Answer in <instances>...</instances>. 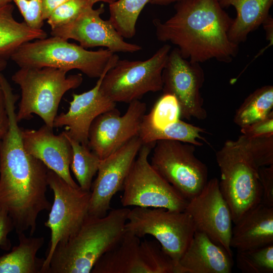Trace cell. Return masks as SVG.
Listing matches in <instances>:
<instances>
[{"instance_id":"cell-6","label":"cell","mask_w":273,"mask_h":273,"mask_svg":"<svg viewBox=\"0 0 273 273\" xmlns=\"http://www.w3.org/2000/svg\"><path fill=\"white\" fill-rule=\"evenodd\" d=\"M216 160L220 171V191L235 223L260 203L259 167L238 139L226 141L216 152Z\"/></svg>"},{"instance_id":"cell-18","label":"cell","mask_w":273,"mask_h":273,"mask_svg":"<svg viewBox=\"0 0 273 273\" xmlns=\"http://www.w3.org/2000/svg\"><path fill=\"white\" fill-rule=\"evenodd\" d=\"M21 134L23 147L28 153L41 161L72 187H79L71 175L72 150L64 131L56 135L53 129L44 124L38 130L21 128Z\"/></svg>"},{"instance_id":"cell-32","label":"cell","mask_w":273,"mask_h":273,"mask_svg":"<svg viewBox=\"0 0 273 273\" xmlns=\"http://www.w3.org/2000/svg\"><path fill=\"white\" fill-rule=\"evenodd\" d=\"M93 6L89 0H69L57 8L47 19L51 30L76 19L87 7Z\"/></svg>"},{"instance_id":"cell-12","label":"cell","mask_w":273,"mask_h":273,"mask_svg":"<svg viewBox=\"0 0 273 273\" xmlns=\"http://www.w3.org/2000/svg\"><path fill=\"white\" fill-rule=\"evenodd\" d=\"M163 94H170L178 103L180 116L202 120L207 117L201 94L205 80L200 63L184 58L177 48L171 50L162 73Z\"/></svg>"},{"instance_id":"cell-44","label":"cell","mask_w":273,"mask_h":273,"mask_svg":"<svg viewBox=\"0 0 273 273\" xmlns=\"http://www.w3.org/2000/svg\"><path fill=\"white\" fill-rule=\"evenodd\" d=\"M1 73L0 72V81H1Z\"/></svg>"},{"instance_id":"cell-24","label":"cell","mask_w":273,"mask_h":273,"mask_svg":"<svg viewBox=\"0 0 273 273\" xmlns=\"http://www.w3.org/2000/svg\"><path fill=\"white\" fill-rule=\"evenodd\" d=\"M14 6L10 3L0 8V56L6 59L21 45L34 39L47 37L42 29H36L13 17Z\"/></svg>"},{"instance_id":"cell-35","label":"cell","mask_w":273,"mask_h":273,"mask_svg":"<svg viewBox=\"0 0 273 273\" xmlns=\"http://www.w3.org/2000/svg\"><path fill=\"white\" fill-rule=\"evenodd\" d=\"M261 190L260 203L273 207V164L258 169Z\"/></svg>"},{"instance_id":"cell-14","label":"cell","mask_w":273,"mask_h":273,"mask_svg":"<svg viewBox=\"0 0 273 273\" xmlns=\"http://www.w3.org/2000/svg\"><path fill=\"white\" fill-rule=\"evenodd\" d=\"M184 211L191 216L196 231L206 235L233 256L232 214L217 178L208 180L200 193L188 201Z\"/></svg>"},{"instance_id":"cell-41","label":"cell","mask_w":273,"mask_h":273,"mask_svg":"<svg viewBox=\"0 0 273 273\" xmlns=\"http://www.w3.org/2000/svg\"><path fill=\"white\" fill-rule=\"evenodd\" d=\"M7 66V59L0 56V72L4 70Z\"/></svg>"},{"instance_id":"cell-38","label":"cell","mask_w":273,"mask_h":273,"mask_svg":"<svg viewBox=\"0 0 273 273\" xmlns=\"http://www.w3.org/2000/svg\"><path fill=\"white\" fill-rule=\"evenodd\" d=\"M68 1L69 0H41L42 19H48L57 8Z\"/></svg>"},{"instance_id":"cell-3","label":"cell","mask_w":273,"mask_h":273,"mask_svg":"<svg viewBox=\"0 0 273 273\" xmlns=\"http://www.w3.org/2000/svg\"><path fill=\"white\" fill-rule=\"evenodd\" d=\"M130 209H113L103 217L89 215L69 239L59 243L46 273H89L98 260L126 232Z\"/></svg>"},{"instance_id":"cell-40","label":"cell","mask_w":273,"mask_h":273,"mask_svg":"<svg viewBox=\"0 0 273 273\" xmlns=\"http://www.w3.org/2000/svg\"><path fill=\"white\" fill-rule=\"evenodd\" d=\"M180 0H150L149 3L153 5L165 6Z\"/></svg>"},{"instance_id":"cell-29","label":"cell","mask_w":273,"mask_h":273,"mask_svg":"<svg viewBox=\"0 0 273 273\" xmlns=\"http://www.w3.org/2000/svg\"><path fill=\"white\" fill-rule=\"evenodd\" d=\"M140 247L151 273H179L177 264L156 240H144L141 241Z\"/></svg>"},{"instance_id":"cell-8","label":"cell","mask_w":273,"mask_h":273,"mask_svg":"<svg viewBox=\"0 0 273 273\" xmlns=\"http://www.w3.org/2000/svg\"><path fill=\"white\" fill-rule=\"evenodd\" d=\"M125 229L140 238L153 236L178 267L196 231L191 216L185 211L141 207L130 209Z\"/></svg>"},{"instance_id":"cell-19","label":"cell","mask_w":273,"mask_h":273,"mask_svg":"<svg viewBox=\"0 0 273 273\" xmlns=\"http://www.w3.org/2000/svg\"><path fill=\"white\" fill-rule=\"evenodd\" d=\"M233 266V256L197 231L178 262L179 273H230Z\"/></svg>"},{"instance_id":"cell-7","label":"cell","mask_w":273,"mask_h":273,"mask_svg":"<svg viewBox=\"0 0 273 273\" xmlns=\"http://www.w3.org/2000/svg\"><path fill=\"white\" fill-rule=\"evenodd\" d=\"M170 51L165 44L145 61L119 59L105 74L101 90L115 103L128 104L148 93L162 90V73Z\"/></svg>"},{"instance_id":"cell-25","label":"cell","mask_w":273,"mask_h":273,"mask_svg":"<svg viewBox=\"0 0 273 273\" xmlns=\"http://www.w3.org/2000/svg\"><path fill=\"white\" fill-rule=\"evenodd\" d=\"M201 133H207L205 129L182 121L179 119L163 128L154 127L144 116L139 136L143 144L154 143L159 140L177 141L189 143L195 146H201L203 144L199 141H206Z\"/></svg>"},{"instance_id":"cell-13","label":"cell","mask_w":273,"mask_h":273,"mask_svg":"<svg viewBox=\"0 0 273 273\" xmlns=\"http://www.w3.org/2000/svg\"><path fill=\"white\" fill-rule=\"evenodd\" d=\"M146 109V103L138 100L129 103L123 115L115 107L98 116L89 128V149L103 159L139 136Z\"/></svg>"},{"instance_id":"cell-37","label":"cell","mask_w":273,"mask_h":273,"mask_svg":"<svg viewBox=\"0 0 273 273\" xmlns=\"http://www.w3.org/2000/svg\"><path fill=\"white\" fill-rule=\"evenodd\" d=\"M9 127V119L3 89L0 86V144L7 134Z\"/></svg>"},{"instance_id":"cell-17","label":"cell","mask_w":273,"mask_h":273,"mask_svg":"<svg viewBox=\"0 0 273 273\" xmlns=\"http://www.w3.org/2000/svg\"><path fill=\"white\" fill-rule=\"evenodd\" d=\"M109 70L99 78L93 88L82 94L72 95L68 110L57 115L54 128L65 126L68 136L87 145L89 130L93 121L100 115L116 107V103L100 89L102 79Z\"/></svg>"},{"instance_id":"cell-9","label":"cell","mask_w":273,"mask_h":273,"mask_svg":"<svg viewBox=\"0 0 273 273\" xmlns=\"http://www.w3.org/2000/svg\"><path fill=\"white\" fill-rule=\"evenodd\" d=\"M155 144H143L124 182L121 203L124 207L162 208L184 211L189 201L149 161Z\"/></svg>"},{"instance_id":"cell-15","label":"cell","mask_w":273,"mask_h":273,"mask_svg":"<svg viewBox=\"0 0 273 273\" xmlns=\"http://www.w3.org/2000/svg\"><path fill=\"white\" fill-rule=\"evenodd\" d=\"M143 143L136 136L106 158L101 159L97 176L90 189L88 214L103 217L110 209L114 196L124 182Z\"/></svg>"},{"instance_id":"cell-1","label":"cell","mask_w":273,"mask_h":273,"mask_svg":"<svg viewBox=\"0 0 273 273\" xmlns=\"http://www.w3.org/2000/svg\"><path fill=\"white\" fill-rule=\"evenodd\" d=\"M3 92L9 127L0 144V206L8 211L17 234L29 231L32 236L38 215L52 206L47 197L49 169L23 147L16 119L19 96L10 87Z\"/></svg>"},{"instance_id":"cell-30","label":"cell","mask_w":273,"mask_h":273,"mask_svg":"<svg viewBox=\"0 0 273 273\" xmlns=\"http://www.w3.org/2000/svg\"><path fill=\"white\" fill-rule=\"evenodd\" d=\"M145 117L154 127L163 128L179 119L180 110L177 100L173 96L163 94L156 102L151 112Z\"/></svg>"},{"instance_id":"cell-2","label":"cell","mask_w":273,"mask_h":273,"mask_svg":"<svg viewBox=\"0 0 273 273\" xmlns=\"http://www.w3.org/2000/svg\"><path fill=\"white\" fill-rule=\"evenodd\" d=\"M175 13L165 21L153 20L158 40L174 44L181 56L191 62L211 59L230 63L239 45L229 37L233 19L219 0H180Z\"/></svg>"},{"instance_id":"cell-4","label":"cell","mask_w":273,"mask_h":273,"mask_svg":"<svg viewBox=\"0 0 273 273\" xmlns=\"http://www.w3.org/2000/svg\"><path fill=\"white\" fill-rule=\"evenodd\" d=\"M10 58L20 68L52 67L67 72L77 69L90 78H99L119 59L108 49L88 51L67 39L53 36L24 43Z\"/></svg>"},{"instance_id":"cell-34","label":"cell","mask_w":273,"mask_h":273,"mask_svg":"<svg viewBox=\"0 0 273 273\" xmlns=\"http://www.w3.org/2000/svg\"><path fill=\"white\" fill-rule=\"evenodd\" d=\"M242 134L251 138L273 135V112L264 118L241 128Z\"/></svg>"},{"instance_id":"cell-28","label":"cell","mask_w":273,"mask_h":273,"mask_svg":"<svg viewBox=\"0 0 273 273\" xmlns=\"http://www.w3.org/2000/svg\"><path fill=\"white\" fill-rule=\"evenodd\" d=\"M238 268L244 273L273 272V244L245 250L237 251Z\"/></svg>"},{"instance_id":"cell-21","label":"cell","mask_w":273,"mask_h":273,"mask_svg":"<svg viewBox=\"0 0 273 273\" xmlns=\"http://www.w3.org/2000/svg\"><path fill=\"white\" fill-rule=\"evenodd\" d=\"M140 238L126 231L117 244L96 263L92 273H151Z\"/></svg>"},{"instance_id":"cell-20","label":"cell","mask_w":273,"mask_h":273,"mask_svg":"<svg viewBox=\"0 0 273 273\" xmlns=\"http://www.w3.org/2000/svg\"><path fill=\"white\" fill-rule=\"evenodd\" d=\"M273 244V207L259 203L246 211L232 228L230 246L237 251Z\"/></svg>"},{"instance_id":"cell-26","label":"cell","mask_w":273,"mask_h":273,"mask_svg":"<svg viewBox=\"0 0 273 273\" xmlns=\"http://www.w3.org/2000/svg\"><path fill=\"white\" fill-rule=\"evenodd\" d=\"M273 86L266 85L251 93L236 111L234 123L241 128L262 119L272 111Z\"/></svg>"},{"instance_id":"cell-42","label":"cell","mask_w":273,"mask_h":273,"mask_svg":"<svg viewBox=\"0 0 273 273\" xmlns=\"http://www.w3.org/2000/svg\"><path fill=\"white\" fill-rule=\"evenodd\" d=\"M90 3L94 5L96 3L102 1L106 3H109V4L114 2L116 0H89Z\"/></svg>"},{"instance_id":"cell-11","label":"cell","mask_w":273,"mask_h":273,"mask_svg":"<svg viewBox=\"0 0 273 273\" xmlns=\"http://www.w3.org/2000/svg\"><path fill=\"white\" fill-rule=\"evenodd\" d=\"M48 184L53 192L54 201L44 222L46 227L50 230L51 238L42 273H46L57 245L73 236L88 216L91 196L90 191L72 187L49 169Z\"/></svg>"},{"instance_id":"cell-31","label":"cell","mask_w":273,"mask_h":273,"mask_svg":"<svg viewBox=\"0 0 273 273\" xmlns=\"http://www.w3.org/2000/svg\"><path fill=\"white\" fill-rule=\"evenodd\" d=\"M238 140L259 168L273 164V135L251 138L242 134Z\"/></svg>"},{"instance_id":"cell-23","label":"cell","mask_w":273,"mask_h":273,"mask_svg":"<svg viewBox=\"0 0 273 273\" xmlns=\"http://www.w3.org/2000/svg\"><path fill=\"white\" fill-rule=\"evenodd\" d=\"M19 244L0 256V273H42L44 258L36 254L44 243L42 237L17 234Z\"/></svg>"},{"instance_id":"cell-27","label":"cell","mask_w":273,"mask_h":273,"mask_svg":"<svg viewBox=\"0 0 273 273\" xmlns=\"http://www.w3.org/2000/svg\"><path fill=\"white\" fill-rule=\"evenodd\" d=\"M65 133L72 150L70 168L79 187L83 190L90 191L92 180L98 172L101 159L89 149L88 145L81 144L68 136L65 132Z\"/></svg>"},{"instance_id":"cell-16","label":"cell","mask_w":273,"mask_h":273,"mask_svg":"<svg viewBox=\"0 0 273 273\" xmlns=\"http://www.w3.org/2000/svg\"><path fill=\"white\" fill-rule=\"evenodd\" d=\"M104 12L103 5L97 9L88 6L72 21L51 30V34L67 40L74 39L85 49L102 47L115 53L141 50V46L124 41L109 20L101 18Z\"/></svg>"},{"instance_id":"cell-39","label":"cell","mask_w":273,"mask_h":273,"mask_svg":"<svg viewBox=\"0 0 273 273\" xmlns=\"http://www.w3.org/2000/svg\"><path fill=\"white\" fill-rule=\"evenodd\" d=\"M262 25L265 31L266 39L271 46L273 42V18L270 15L266 18Z\"/></svg>"},{"instance_id":"cell-5","label":"cell","mask_w":273,"mask_h":273,"mask_svg":"<svg viewBox=\"0 0 273 273\" xmlns=\"http://www.w3.org/2000/svg\"><path fill=\"white\" fill-rule=\"evenodd\" d=\"M67 71L55 68H20L12 76L19 85L21 98L16 113L20 122L35 114L45 125L53 129L60 101L68 90L79 87L82 82L81 74L66 76Z\"/></svg>"},{"instance_id":"cell-43","label":"cell","mask_w":273,"mask_h":273,"mask_svg":"<svg viewBox=\"0 0 273 273\" xmlns=\"http://www.w3.org/2000/svg\"><path fill=\"white\" fill-rule=\"evenodd\" d=\"M12 0H0V8L10 3Z\"/></svg>"},{"instance_id":"cell-33","label":"cell","mask_w":273,"mask_h":273,"mask_svg":"<svg viewBox=\"0 0 273 273\" xmlns=\"http://www.w3.org/2000/svg\"><path fill=\"white\" fill-rule=\"evenodd\" d=\"M18 7L25 22L30 27L41 29L43 20L41 13V0H12Z\"/></svg>"},{"instance_id":"cell-10","label":"cell","mask_w":273,"mask_h":273,"mask_svg":"<svg viewBox=\"0 0 273 273\" xmlns=\"http://www.w3.org/2000/svg\"><path fill=\"white\" fill-rule=\"evenodd\" d=\"M195 146L177 141L156 142L152 166L187 200L199 194L208 181V168L195 155Z\"/></svg>"},{"instance_id":"cell-22","label":"cell","mask_w":273,"mask_h":273,"mask_svg":"<svg viewBox=\"0 0 273 273\" xmlns=\"http://www.w3.org/2000/svg\"><path fill=\"white\" fill-rule=\"evenodd\" d=\"M223 9L230 6L236 11V18L229 31V37L239 44L244 42L249 34L256 30L268 16L273 0H219Z\"/></svg>"},{"instance_id":"cell-36","label":"cell","mask_w":273,"mask_h":273,"mask_svg":"<svg viewBox=\"0 0 273 273\" xmlns=\"http://www.w3.org/2000/svg\"><path fill=\"white\" fill-rule=\"evenodd\" d=\"M14 229L13 220L7 209L0 206V248L4 250L10 249L12 244L9 234Z\"/></svg>"}]
</instances>
